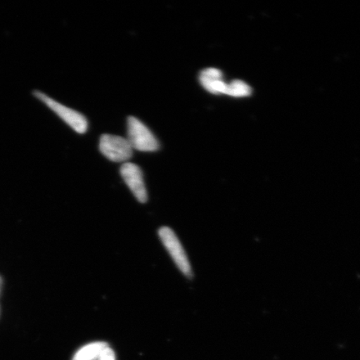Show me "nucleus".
Segmentation results:
<instances>
[{
    "instance_id": "f257e3e1",
    "label": "nucleus",
    "mask_w": 360,
    "mask_h": 360,
    "mask_svg": "<svg viewBox=\"0 0 360 360\" xmlns=\"http://www.w3.org/2000/svg\"><path fill=\"white\" fill-rule=\"evenodd\" d=\"M34 96L37 100L41 101L49 110L56 112L60 118L72 129L79 134H84L88 129V121L79 112L63 105L62 103L53 100L41 91L34 92Z\"/></svg>"
},
{
    "instance_id": "f03ea898",
    "label": "nucleus",
    "mask_w": 360,
    "mask_h": 360,
    "mask_svg": "<svg viewBox=\"0 0 360 360\" xmlns=\"http://www.w3.org/2000/svg\"><path fill=\"white\" fill-rule=\"evenodd\" d=\"M128 141L133 150L154 152L159 150L160 143L150 129L135 117L128 119Z\"/></svg>"
},
{
    "instance_id": "7ed1b4c3",
    "label": "nucleus",
    "mask_w": 360,
    "mask_h": 360,
    "mask_svg": "<svg viewBox=\"0 0 360 360\" xmlns=\"http://www.w3.org/2000/svg\"><path fill=\"white\" fill-rule=\"evenodd\" d=\"M100 150L107 159L114 162L129 160L133 155V148L128 139L117 135L103 134Z\"/></svg>"
},
{
    "instance_id": "20e7f679",
    "label": "nucleus",
    "mask_w": 360,
    "mask_h": 360,
    "mask_svg": "<svg viewBox=\"0 0 360 360\" xmlns=\"http://www.w3.org/2000/svg\"><path fill=\"white\" fill-rule=\"evenodd\" d=\"M159 235L166 250H168L171 257L176 264L178 268L187 277L192 276V270L190 262L186 252H184L181 244L176 235L172 229L169 227H163L160 229Z\"/></svg>"
},
{
    "instance_id": "39448f33",
    "label": "nucleus",
    "mask_w": 360,
    "mask_h": 360,
    "mask_svg": "<svg viewBox=\"0 0 360 360\" xmlns=\"http://www.w3.org/2000/svg\"><path fill=\"white\" fill-rule=\"evenodd\" d=\"M120 174L135 198L141 202H146L147 191L141 168L132 163H125L120 169Z\"/></svg>"
},
{
    "instance_id": "423d86ee",
    "label": "nucleus",
    "mask_w": 360,
    "mask_h": 360,
    "mask_svg": "<svg viewBox=\"0 0 360 360\" xmlns=\"http://www.w3.org/2000/svg\"><path fill=\"white\" fill-rule=\"evenodd\" d=\"M200 82L211 94L227 93L228 84L223 80L222 72L215 68H208L202 70L200 75Z\"/></svg>"
},
{
    "instance_id": "0eeeda50",
    "label": "nucleus",
    "mask_w": 360,
    "mask_h": 360,
    "mask_svg": "<svg viewBox=\"0 0 360 360\" xmlns=\"http://www.w3.org/2000/svg\"><path fill=\"white\" fill-rule=\"evenodd\" d=\"M108 346L105 342H94L85 345L75 354L73 360H98Z\"/></svg>"
},
{
    "instance_id": "6e6552de",
    "label": "nucleus",
    "mask_w": 360,
    "mask_h": 360,
    "mask_svg": "<svg viewBox=\"0 0 360 360\" xmlns=\"http://www.w3.org/2000/svg\"><path fill=\"white\" fill-rule=\"evenodd\" d=\"M251 92L249 85L242 80H233L228 84L226 94L233 97H245L250 96Z\"/></svg>"
},
{
    "instance_id": "1a4fd4ad",
    "label": "nucleus",
    "mask_w": 360,
    "mask_h": 360,
    "mask_svg": "<svg viewBox=\"0 0 360 360\" xmlns=\"http://www.w3.org/2000/svg\"><path fill=\"white\" fill-rule=\"evenodd\" d=\"M98 360H115V354L114 351L108 346V347L103 351Z\"/></svg>"
},
{
    "instance_id": "9d476101",
    "label": "nucleus",
    "mask_w": 360,
    "mask_h": 360,
    "mask_svg": "<svg viewBox=\"0 0 360 360\" xmlns=\"http://www.w3.org/2000/svg\"><path fill=\"white\" fill-rule=\"evenodd\" d=\"M1 286H2V278H0V290H1Z\"/></svg>"
}]
</instances>
